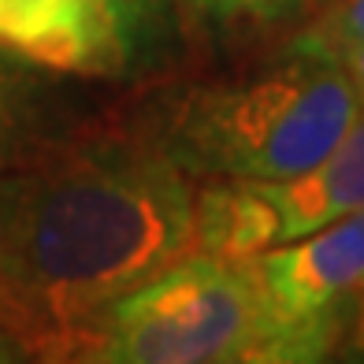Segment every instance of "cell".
<instances>
[{
    "mask_svg": "<svg viewBox=\"0 0 364 364\" xmlns=\"http://www.w3.org/2000/svg\"><path fill=\"white\" fill-rule=\"evenodd\" d=\"M338 63V68L346 71V78L353 82V90L360 97V105H364V41H350V45H338V48H331V53H323Z\"/></svg>",
    "mask_w": 364,
    "mask_h": 364,
    "instance_id": "cell-13",
    "label": "cell"
},
{
    "mask_svg": "<svg viewBox=\"0 0 364 364\" xmlns=\"http://www.w3.org/2000/svg\"><path fill=\"white\" fill-rule=\"evenodd\" d=\"M350 335H357V338L350 346L342 342V350H338L342 353V364H364V327L360 331H350Z\"/></svg>",
    "mask_w": 364,
    "mask_h": 364,
    "instance_id": "cell-15",
    "label": "cell"
},
{
    "mask_svg": "<svg viewBox=\"0 0 364 364\" xmlns=\"http://www.w3.org/2000/svg\"><path fill=\"white\" fill-rule=\"evenodd\" d=\"M264 290L283 316H316L357 301L364 283V208L338 216L287 245L253 257Z\"/></svg>",
    "mask_w": 364,
    "mask_h": 364,
    "instance_id": "cell-5",
    "label": "cell"
},
{
    "mask_svg": "<svg viewBox=\"0 0 364 364\" xmlns=\"http://www.w3.org/2000/svg\"><path fill=\"white\" fill-rule=\"evenodd\" d=\"M0 327L11 331V309H8V297H4V290H0Z\"/></svg>",
    "mask_w": 364,
    "mask_h": 364,
    "instance_id": "cell-16",
    "label": "cell"
},
{
    "mask_svg": "<svg viewBox=\"0 0 364 364\" xmlns=\"http://www.w3.org/2000/svg\"><path fill=\"white\" fill-rule=\"evenodd\" d=\"M63 127L68 123L53 119L38 63L0 45V171H8L15 160H23L30 149H38Z\"/></svg>",
    "mask_w": 364,
    "mask_h": 364,
    "instance_id": "cell-9",
    "label": "cell"
},
{
    "mask_svg": "<svg viewBox=\"0 0 364 364\" xmlns=\"http://www.w3.org/2000/svg\"><path fill=\"white\" fill-rule=\"evenodd\" d=\"M350 41H364V0H327L287 45L309 48V53H331Z\"/></svg>",
    "mask_w": 364,
    "mask_h": 364,
    "instance_id": "cell-12",
    "label": "cell"
},
{
    "mask_svg": "<svg viewBox=\"0 0 364 364\" xmlns=\"http://www.w3.org/2000/svg\"><path fill=\"white\" fill-rule=\"evenodd\" d=\"M364 327V283H360V290H357V316H353V331H360Z\"/></svg>",
    "mask_w": 364,
    "mask_h": 364,
    "instance_id": "cell-17",
    "label": "cell"
},
{
    "mask_svg": "<svg viewBox=\"0 0 364 364\" xmlns=\"http://www.w3.org/2000/svg\"><path fill=\"white\" fill-rule=\"evenodd\" d=\"M193 190L145 119L68 123L0 171V290L30 364L193 253Z\"/></svg>",
    "mask_w": 364,
    "mask_h": 364,
    "instance_id": "cell-1",
    "label": "cell"
},
{
    "mask_svg": "<svg viewBox=\"0 0 364 364\" xmlns=\"http://www.w3.org/2000/svg\"><path fill=\"white\" fill-rule=\"evenodd\" d=\"M108 8L119 23V34L127 41L130 68H149L156 60L160 45L171 34V11L175 0H108Z\"/></svg>",
    "mask_w": 364,
    "mask_h": 364,
    "instance_id": "cell-11",
    "label": "cell"
},
{
    "mask_svg": "<svg viewBox=\"0 0 364 364\" xmlns=\"http://www.w3.org/2000/svg\"><path fill=\"white\" fill-rule=\"evenodd\" d=\"M0 364H30L26 346L11 335V331L0 327Z\"/></svg>",
    "mask_w": 364,
    "mask_h": 364,
    "instance_id": "cell-14",
    "label": "cell"
},
{
    "mask_svg": "<svg viewBox=\"0 0 364 364\" xmlns=\"http://www.w3.org/2000/svg\"><path fill=\"white\" fill-rule=\"evenodd\" d=\"M357 301L335 305L316 316H290L275 327L223 350L208 364H335L342 342L353 331Z\"/></svg>",
    "mask_w": 364,
    "mask_h": 364,
    "instance_id": "cell-8",
    "label": "cell"
},
{
    "mask_svg": "<svg viewBox=\"0 0 364 364\" xmlns=\"http://www.w3.org/2000/svg\"><path fill=\"white\" fill-rule=\"evenodd\" d=\"M0 45L60 75L134 71L108 0H0Z\"/></svg>",
    "mask_w": 364,
    "mask_h": 364,
    "instance_id": "cell-4",
    "label": "cell"
},
{
    "mask_svg": "<svg viewBox=\"0 0 364 364\" xmlns=\"http://www.w3.org/2000/svg\"><path fill=\"white\" fill-rule=\"evenodd\" d=\"M279 320L290 316L253 260L190 253L93 312L45 364H208Z\"/></svg>",
    "mask_w": 364,
    "mask_h": 364,
    "instance_id": "cell-3",
    "label": "cell"
},
{
    "mask_svg": "<svg viewBox=\"0 0 364 364\" xmlns=\"http://www.w3.org/2000/svg\"><path fill=\"white\" fill-rule=\"evenodd\" d=\"M357 112L335 60L283 45L257 71L171 93L145 123L193 182H283L327 156Z\"/></svg>",
    "mask_w": 364,
    "mask_h": 364,
    "instance_id": "cell-2",
    "label": "cell"
},
{
    "mask_svg": "<svg viewBox=\"0 0 364 364\" xmlns=\"http://www.w3.org/2000/svg\"><path fill=\"white\" fill-rule=\"evenodd\" d=\"M186 15L216 38H257L283 26H301L327 0H175Z\"/></svg>",
    "mask_w": 364,
    "mask_h": 364,
    "instance_id": "cell-10",
    "label": "cell"
},
{
    "mask_svg": "<svg viewBox=\"0 0 364 364\" xmlns=\"http://www.w3.org/2000/svg\"><path fill=\"white\" fill-rule=\"evenodd\" d=\"M272 216V242L287 245L338 216L364 208V105L346 134L312 168L283 182H253Z\"/></svg>",
    "mask_w": 364,
    "mask_h": 364,
    "instance_id": "cell-6",
    "label": "cell"
},
{
    "mask_svg": "<svg viewBox=\"0 0 364 364\" xmlns=\"http://www.w3.org/2000/svg\"><path fill=\"white\" fill-rule=\"evenodd\" d=\"M272 245V216L253 182H201L193 190V253L253 260Z\"/></svg>",
    "mask_w": 364,
    "mask_h": 364,
    "instance_id": "cell-7",
    "label": "cell"
}]
</instances>
